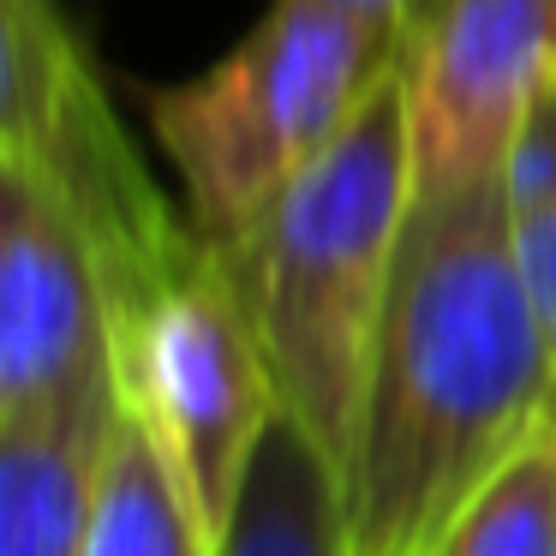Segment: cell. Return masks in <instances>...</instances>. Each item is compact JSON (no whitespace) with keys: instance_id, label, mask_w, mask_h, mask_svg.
<instances>
[{"instance_id":"6da1fadb","label":"cell","mask_w":556,"mask_h":556,"mask_svg":"<svg viewBox=\"0 0 556 556\" xmlns=\"http://www.w3.org/2000/svg\"><path fill=\"white\" fill-rule=\"evenodd\" d=\"M556 348L515 264L503 180L413 198L348 467L353 556H443L551 419Z\"/></svg>"},{"instance_id":"7a4b0ae2","label":"cell","mask_w":556,"mask_h":556,"mask_svg":"<svg viewBox=\"0 0 556 556\" xmlns=\"http://www.w3.org/2000/svg\"><path fill=\"white\" fill-rule=\"evenodd\" d=\"M413 216V138L401 66L353 126L288 180L245 233L216 245L264 341L276 407L348 484L401 233Z\"/></svg>"},{"instance_id":"3957f363","label":"cell","mask_w":556,"mask_h":556,"mask_svg":"<svg viewBox=\"0 0 556 556\" xmlns=\"http://www.w3.org/2000/svg\"><path fill=\"white\" fill-rule=\"evenodd\" d=\"M401 66V42L336 0H269V13L204 78L150 90L144 114L180 174L192 228L228 245L300 180Z\"/></svg>"},{"instance_id":"277c9868","label":"cell","mask_w":556,"mask_h":556,"mask_svg":"<svg viewBox=\"0 0 556 556\" xmlns=\"http://www.w3.org/2000/svg\"><path fill=\"white\" fill-rule=\"evenodd\" d=\"M121 407L144 419L210 551H222L257 443L276 425V377L240 288L210 240L109 300Z\"/></svg>"},{"instance_id":"5b68a950","label":"cell","mask_w":556,"mask_h":556,"mask_svg":"<svg viewBox=\"0 0 556 556\" xmlns=\"http://www.w3.org/2000/svg\"><path fill=\"white\" fill-rule=\"evenodd\" d=\"M556 78V0H431L401 42L413 198L503 180Z\"/></svg>"},{"instance_id":"8992f818","label":"cell","mask_w":556,"mask_h":556,"mask_svg":"<svg viewBox=\"0 0 556 556\" xmlns=\"http://www.w3.org/2000/svg\"><path fill=\"white\" fill-rule=\"evenodd\" d=\"M114 377L102 269L30 162L0 156V419Z\"/></svg>"},{"instance_id":"52a82bcc","label":"cell","mask_w":556,"mask_h":556,"mask_svg":"<svg viewBox=\"0 0 556 556\" xmlns=\"http://www.w3.org/2000/svg\"><path fill=\"white\" fill-rule=\"evenodd\" d=\"M121 383L0 419V556H85Z\"/></svg>"},{"instance_id":"ba28073f","label":"cell","mask_w":556,"mask_h":556,"mask_svg":"<svg viewBox=\"0 0 556 556\" xmlns=\"http://www.w3.org/2000/svg\"><path fill=\"white\" fill-rule=\"evenodd\" d=\"M216 556H353L348 484L312 448V437L281 413L257 443L240 508H233Z\"/></svg>"},{"instance_id":"9c48e42d","label":"cell","mask_w":556,"mask_h":556,"mask_svg":"<svg viewBox=\"0 0 556 556\" xmlns=\"http://www.w3.org/2000/svg\"><path fill=\"white\" fill-rule=\"evenodd\" d=\"M85 556H216L186 508L168 455L144 431V419L126 407L114 419L109 455H102Z\"/></svg>"},{"instance_id":"30bf717a","label":"cell","mask_w":556,"mask_h":556,"mask_svg":"<svg viewBox=\"0 0 556 556\" xmlns=\"http://www.w3.org/2000/svg\"><path fill=\"white\" fill-rule=\"evenodd\" d=\"M443 556H556V425L544 419L472 496Z\"/></svg>"},{"instance_id":"8fae6325","label":"cell","mask_w":556,"mask_h":556,"mask_svg":"<svg viewBox=\"0 0 556 556\" xmlns=\"http://www.w3.org/2000/svg\"><path fill=\"white\" fill-rule=\"evenodd\" d=\"M503 198H508V233H515V264L532 293L544 336L556 348V78L532 102L515 150L503 162Z\"/></svg>"},{"instance_id":"7c38bea8","label":"cell","mask_w":556,"mask_h":556,"mask_svg":"<svg viewBox=\"0 0 556 556\" xmlns=\"http://www.w3.org/2000/svg\"><path fill=\"white\" fill-rule=\"evenodd\" d=\"M336 7H348L353 18H365V25L383 30V37L407 42V30L419 25V13L431 7V0H336Z\"/></svg>"},{"instance_id":"4fadbf2b","label":"cell","mask_w":556,"mask_h":556,"mask_svg":"<svg viewBox=\"0 0 556 556\" xmlns=\"http://www.w3.org/2000/svg\"><path fill=\"white\" fill-rule=\"evenodd\" d=\"M551 425H556V395H551Z\"/></svg>"}]
</instances>
